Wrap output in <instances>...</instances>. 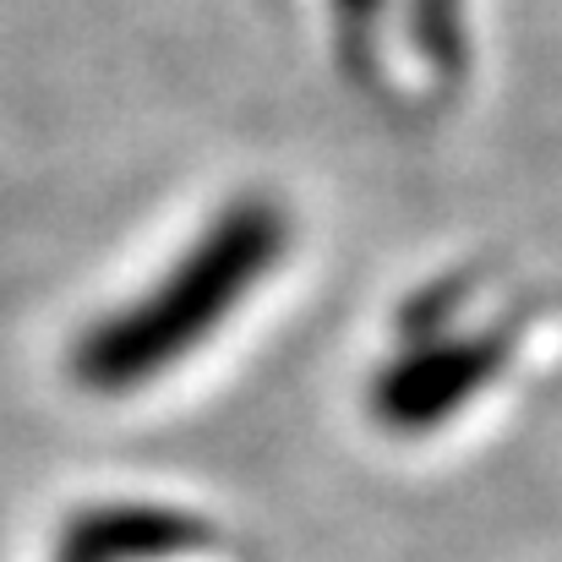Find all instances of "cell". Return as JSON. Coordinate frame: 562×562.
I'll list each match as a JSON object with an SVG mask.
<instances>
[{
	"label": "cell",
	"mask_w": 562,
	"mask_h": 562,
	"mask_svg": "<svg viewBox=\"0 0 562 562\" xmlns=\"http://www.w3.org/2000/svg\"><path fill=\"white\" fill-rule=\"evenodd\" d=\"M387 0H334V22H339V49L345 66H367L376 44V22H382Z\"/></svg>",
	"instance_id": "5b68a950"
},
{
	"label": "cell",
	"mask_w": 562,
	"mask_h": 562,
	"mask_svg": "<svg viewBox=\"0 0 562 562\" xmlns=\"http://www.w3.org/2000/svg\"><path fill=\"white\" fill-rule=\"evenodd\" d=\"M284 246H290V218L279 202L268 196L229 202L154 290H143L137 301H126L77 339L71 376L88 393H132L170 372L218 323H229V312L251 295V284L273 273Z\"/></svg>",
	"instance_id": "6da1fadb"
},
{
	"label": "cell",
	"mask_w": 562,
	"mask_h": 562,
	"mask_svg": "<svg viewBox=\"0 0 562 562\" xmlns=\"http://www.w3.org/2000/svg\"><path fill=\"white\" fill-rule=\"evenodd\" d=\"M514 356V328H486L464 339H415L398 361H387L372 382V415L398 431L420 437L453 420L475 393H486Z\"/></svg>",
	"instance_id": "7a4b0ae2"
},
{
	"label": "cell",
	"mask_w": 562,
	"mask_h": 562,
	"mask_svg": "<svg viewBox=\"0 0 562 562\" xmlns=\"http://www.w3.org/2000/svg\"><path fill=\"white\" fill-rule=\"evenodd\" d=\"M409 38L437 71H453L464 60V0H409Z\"/></svg>",
	"instance_id": "277c9868"
},
{
	"label": "cell",
	"mask_w": 562,
	"mask_h": 562,
	"mask_svg": "<svg viewBox=\"0 0 562 562\" xmlns=\"http://www.w3.org/2000/svg\"><path fill=\"white\" fill-rule=\"evenodd\" d=\"M218 536L202 514L165 503H104L82 508L60 530V562H176L207 552Z\"/></svg>",
	"instance_id": "3957f363"
}]
</instances>
